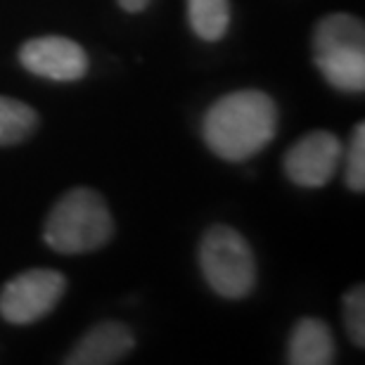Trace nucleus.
<instances>
[{
	"instance_id": "13",
	"label": "nucleus",
	"mask_w": 365,
	"mask_h": 365,
	"mask_svg": "<svg viewBox=\"0 0 365 365\" xmlns=\"http://www.w3.org/2000/svg\"><path fill=\"white\" fill-rule=\"evenodd\" d=\"M344 325L354 344L363 349L365 346V289H363V284L354 287L344 297Z\"/></svg>"
},
{
	"instance_id": "1",
	"label": "nucleus",
	"mask_w": 365,
	"mask_h": 365,
	"mask_svg": "<svg viewBox=\"0 0 365 365\" xmlns=\"http://www.w3.org/2000/svg\"><path fill=\"white\" fill-rule=\"evenodd\" d=\"M277 133V107L261 91H235L214 102L202 121L209 150L225 162L259 155Z\"/></svg>"
},
{
	"instance_id": "12",
	"label": "nucleus",
	"mask_w": 365,
	"mask_h": 365,
	"mask_svg": "<svg viewBox=\"0 0 365 365\" xmlns=\"http://www.w3.org/2000/svg\"><path fill=\"white\" fill-rule=\"evenodd\" d=\"M346 185L354 192L365 190V123H356L346 148Z\"/></svg>"
},
{
	"instance_id": "10",
	"label": "nucleus",
	"mask_w": 365,
	"mask_h": 365,
	"mask_svg": "<svg viewBox=\"0 0 365 365\" xmlns=\"http://www.w3.org/2000/svg\"><path fill=\"white\" fill-rule=\"evenodd\" d=\"M187 19L204 41H221L230 24L228 0H187Z\"/></svg>"
},
{
	"instance_id": "4",
	"label": "nucleus",
	"mask_w": 365,
	"mask_h": 365,
	"mask_svg": "<svg viewBox=\"0 0 365 365\" xmlns=\"http://www.w3.org/2000/svg\"><path fill=\"white\" fill-rule=\"evenodd\" d=\"M200 266L209 287L225 299H242L257 284V259L247 240L228 225H211L200 245Z\"/></svg>"
},
{
	"instance_id": "2",
	"label": "nucleus",
	"mask_w": 365,
	"mask_h": 365,
	"mask_svg": "<svg viewBox=\"0 0 365 365\" xmlns=\"http://www.w3.org/2000/svg\"><path fill=\"white\" fill-rule=\"evenodd\" d=\"M112 232L114 223L105 200L91 187H74L48 214L43 237L60 254H83L100 250Z\"/></svg>"
},
{
	"instance_id": "7",
	"label": "nucleus",
	"mask_w": 365,
	"mask_h": 365,
	"mask_svg": "<svg viewBox=\"0 0 365 365\" xmlns=\"http://www.w3.org/2000/svg\"><path fill=\"white\" fill-rule=\"evenodd\" d=\"M19 62L36 76L50 81H78L88 71V55L76 41L64 36H41L24 43Z\"/></svg>"
},
{
	"instance_id": "11",
	"label": "nucleus",
	"mask_w": 365,
	"mask_h": 365,
	"mask_svg": "<svg viewBox=\"0 0 365 365\" xmlns=\"http://www.w3.org/2000/svg\"><path fill=\"white\" fill-rule=\"evenodd\" d=\"M38 116L29 105L0 95V148L17 145L34 133Z\"/></svg>"
},
{
	"instance_id": "5",
	"label": "nucleus",
	"mask_w": 365,
	"mask_h": 365,
	"mask_svg": "<svg viewBox=\"0 0 365 365\" xmlns=\"http://www.w3.org/2000/svg\"><path fill=\"white\" fill-rule=\"evenodd\" d=\"M67 289L62 273L48 268H34L12 277L0 292V316L7 323L29 325L48 316Z\"/></svg>"
},
{
	"instance_id": "3",
	"label": "nucleus",
	"mask_w": 365,
	"mask_h": 365,
	"mask_svg": "<svg viewBox=\"0 0 365 365\" xmlns=\"http://www.w3.org/2000/svg\"><path fill=\"white\" fill-rule=\"evenodd\" d=\"M313 62L337 91L365 88V29L354 14H327L313 31Z\"/></svg>"
},
{
	"instance_id": "14",
	"label": "nucleus",
	"mask_w": 365,
	"mask_h": 365,
	"mask_svg": "<svg viewBox=\"0 0 365 365\" xmlns=\"http://www.w3.org/2000/svg\"><path fill=\"white\" fill-rule=\"evenodd\" d=\"M119 5L126 12H143L150 5V0H119Z\"/></svg>"
},
{
	"instance_id": "8",
	"label": "nucleus",
	"mask_w": 365,
	"mask_h": 365,
	"mask_svg": "<svg viewBox=\"0 0 365 365\" xmlns=\"http://www.w3.org/2000/svg\"><path fill=\"white\" fill-rule=\"evenodd\" d=\"M133 349V334L123 323L107 320L95 325L64 359L67 365H109L119 363Z\"/></svg>"
},
{
	"instance_id": "9",
	"label": "nucleus",
	"mask_w": 365,
	"mask_h": 365,
	"mask_svg": "<svg viewBox=\"0 0 365 365\" xmlns=\"http://www.w3.org/2000/svg\"><path fill=\"white\" fill-rule=\"evenodd\" d=\"M337 356L332 330L318 318H302L294 325L287 344V363L292 365H330Z\"/></svg>"
},
{
	"instance_id": "6",
	"label": "nucleus",
	"mask_w": 365,
	"mask_h": 365,
	"mask_svg": "<svg viewBox=\"0 0 365 365\" xmlns=\"http://www.w3.org/2000/svg\"><path fill=\"white\" fill-rule=\"evenodd\" d=\"M341 162V143L330 130H313L294 143L284 155V173L294 185H327Z\"/></svg>"
}]
</instances>
